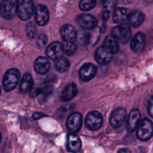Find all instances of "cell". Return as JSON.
Listing matches in <instances>:
<instances>
[{
  "label": "cell",
  "mask_w": 153,
  "mask_h": 153,
  "mask_svg": "<svg viewBox=\"0 0 153 153\" xmlns=\"http://www.w3.org/2000/svg\"><path fill=\"white\" fill-rule=\"evenodd\" d=\"M19 76L20 73L16 69L13 68L7 70L2 80V85L4 91L8 92L14 89L19 81Z\"/></svg>",
  "instance_id": "obj_1"
},
{
  "label": "cell",
  "mask_w": 153,
  "mask_h": 153,
  "mask_svg": "<svg viewBox=\"0 0 153 153\" xmlns=\"http://www.w3.org/2000/svg\"><path fill=\"white\" fill-rule=\"evenodd\" d=\"M34 0H18L17 15L22 20H28L34 13Z\"/></svg>",
  "instance_id": "obj_2"
},
{
  "label": "cell",
  "mask_w": 153,
  "mask_h": 153,
  "mask_svg": "<svg viewBox=\"0 0 153 153\" xmlns=\"http://www.w3.org/2000/svg\"><path fill=\"white\" fill-rule=\"evenodd\" d=\"M137 135L140 140H147L153 135V123L150 120L145 118L137 128Z\"/></svg>",
  "instance_id": "obj_3"
},
{
  "label": "cell",
  "mask_w": 153,
  "mask_h": 153,
  "mask_svg": "<svg viewBox=\"0 0 153 153\" xmlns=\"http://www.w3.org/2000/svg\"><path fill=\"white\" fill-rule=\"evenodd\" d=\"M112 35L123 43H127L131 37V28L127 24H121L112 30Z\"/></svg>",
  "instance_id": "obj_4"
},
{
  "label": "cell",
  "mask_w": 153,
  "mask_h": 153,
  "mask_svg": "<svg viewBox=\"0 0 153 153\" xmlns=\"http://www.w3.org/2000/svg\"><path fill=\"white\" fill-rule=\"evenodd\" d=\"M18 0H2L1 4V16L5 19L10 20L17 13Z\"/></svg>",
  "instance_id": "obj_5"
},
{
  "label": "cell",
  "mask_w": 153,
  "mask_h": 153,
  "mask_svg": "<svg viewBox=\"0 0 153 153\" xmlns=\"http://www.w3.org/2000/svg\"><path fill=\"white\" fill-rule=\"evenodd\" d=\"M103 118L101 114L98 111H92L87 115L85 118L86 126L92 131L100 129L102 126Z\"/></svg>",
  "instance_id": "obj_6"
},
{
  "label": "cell",
  "mask_w": 153,
  "mask_h": 153,
  "mask_svg": "<svg viewBox=\"0 0 153 153\" xmlns=\"http://www.w3.org/2000/svg\"><path fill=\"white\" fill-rule=\"evenodd\" d=\"M82 125V116L81 114L75 112L70 114L67 120V128L73 134L78 132Z\"/></svg>",
  "instance_id": "obj_7"
},
{
  "label": "cell",
  "mask_w": 153,
  "mask_h": 153,
  "mask_svg": "<svg viewBox=\"0 0 153 153\" xmlns=\"http://www.w3.org/2000/svg\"><path fill=\"white\" fill-rule=\"evenodd\" d=\"M126 119V111L123 108H118L111 113L110 117V123L114 128L122 126Z\"/></svg>",
  "instance_id": "obj_8"
},
{
  "label": "cell",
  "mask_w": 153,
  "mask_h": 153,
  "mask_svg": "<svg viewBox=\"0 0 153 153\" xmlns=\"http://www.w3.org/2000/svg\"><path fill=\"white\" fill-rule=\"evenodd\" d=\"M64 52L63 44L59 42H53L50 43L46 50L47 57L52 60H58L62 57Z\"/></svg>",
  "instance_id": "obj_9"
},
{
  "label": "cell",
  "mask_w": 153,
  "mask_h": 153,
  "mask_svg": "<svg viewBox=\"0 0 153 153\" xmlns=\"http://www.w3.org/2000/svg\"><path fill=\"white\" fill-rule=\"evenodd\" d=\"M34 18L37 25H45L48 23L49 19V13L46 6L39 4L34 10Z\"/></svg>",
  "instance_id": "obj_10"
},
{
  "label": "cell",
  "mask_w": 153,
  "mask_h": 153,
  "mask_svg": "<svg viewBox=\"0 0 153 153\" xmlns=\"http://www.w3.org/2000/svg\"><path fill=\"white\" fill-rule=\"evenodd\" d=\"M113 54L110 50L106 49L105 46L100 47L95 53V59L99 64H109L112 61L113 58Z\"/></svg>",
  "instance_id": "obj_11"
},
{
  "label": "cell",
  "mask_w": 153,
  "mask_h": 153,
  "mask_svg": "<svg viewBox=\"0 0 153 153\" xmlns=\"http://www.w3.org/2000/svg\"><path fill=\"white\" fill-rule=\"evenodd\" d=\"M77 22L81 27L87 29H93L97 25V20L93 15L84 13L78 16Z\"/></svg>",
  "instance_id": "obj_12"
},
{
  "label": "cell",
  "mask_w": 153,
  "mask_h": 153,
  "mask_svg": "<svg viewBox=\"0 0 153 153\" xmlns=\"http://www.w3.org/2000/svg\"><path fill=\"white\" fill-rule=\"evenodd\" d=\"M97 68L93 64H86L81 67L79 70V77L84 82H88L95 76Z\"/></svg>",
  "instance_id": "obj_13"
},
{
  "label": "cell",
  "mask_w": 153,
  "mask_h": 153,
  "mask_svg": "<svg viewBox=\"0 0 153 153\" xmlns=\"http://www.w3.org/2000/svg\"><path fill=\"white\" fill-rule=\"evenodd\" d=\"M140 120V112L137 109H134L131 111L127 120L126 128L128 132H133L138 126Z\"/></svg>",
  "instance_id": "obj_14"
},
{
  "label": "cell",
  "mask_w": 153,
  "mask_h": 153,
  "mask_svg": "<svg viewBox=\"0 0 153 153\" xmlns=\"http://www.w3.org/2000/svg\"><path fill=\"white\" fill-rule=\"evenodd\" d=\"M60 33L64 41H75L77 37V33L74 27L69 24L63 25L60 30Z\"/></svg>",
  "instance_id": "obj_15"
},
{
  "label": "cell",
  "mask_w": 153,
  "mask_h": 153,
  "mask_svg": "<svg viewBox=\"0 0 153 153\" xmlns=\"http://www.w3.org/2000/svg\"><path fill=\"white\" fill-rule=\"evenodd\" d=\"M145 47V36L142 32H138L133 37L131 41V48L134 52H140Z\"/></svg>",
  "instance_id": "obj_16"
},
{
  "label": "cell",
  "mask_w": 153,
  "mask_h": 153,
  "mask_svg": "<svg viewBox=\"0 0 153 153\" xmlns=\"http://www.w3.org/2000/svg\"><path fill=\"white\" fill-rule=\"evenodd\" d=\"M67 149L72 152H78L82 148V141L78 136L73 134L68 135L67 137Z\"/></svg>",
  "instance_id": "obj_17"
},
{
  "label": "cell",
  "mask_w": 153,
  "mask_h": 153,
  "mask_svg": "<svg viewBox=\"0 0 153 153\" xmlns=\"http://www.w3.org/2000/svg\"><path fill=\"white\" fill-rule=\"evenodd\" d=\"M34 70L39 74H45L49 71L50 64L47 58L44 57H39L34 62Z\"/></svg>",
  "instance_id": "obj_18"
},
{
  "label": "cell",
  "mask_w": 153,
  "mask_h": 153,
  "mask_svg": "<svg viewBox=\"0 0 153 153\" xmlns=\"http://www.w3.org/2000/svg\"><path fill=\"white\" fill-rule=\"evenodd\" d=\"M78 94V88L76 84L71 83L69 84L64 90L63 91L62 94H61V100L64 102L70 101L72 99L74 98Z\"/></svg>",
  "instance_id": "obj_19"
},
{
  "label": "cell",
  "mask_w": 153,
  "mask_h": 153,
  "mask_svg": "<svg viewBox=\"0 0 153 153\" xmlns=\"http://www.w3.org/2000/svg\"><path fill=\"white\" fill-rule=\"evenodd\" d=\"M33 88V79L31 74L25 73L21 80L20 85H19V91L22 94L29 93Z\"/></svg>",
  "instance_id": "obj_20"
},
{
  "label": "cell",
  "mask_w": 153,
  "mask_h": 153,
  "mask_svg": "<svg viewBox=\"0 0 153 153\" xmlns=\"http://www.w3.org/2000/svg\"><path fill=\"white\" fill-rule=\"evenodd\" d=\"M129 12L126 8L124 7H119L117 8L114 11L113 20L115 23H123L126 20H127L129 15Z\"/></svg>",
  "instance_id": "obj_21"
},
{
  "label": "cell",
  "mask_w": 153,
  "mask_h": 153,
  "mask_svg": "<svg viewBox=\"0 0 153 153\" xmlns=\"http://www.w3.org/2000/svg\"><path fill=\"white\" fill-rule=\"evenodd\" d=\"M144 19V16L140 10H134L128 15V20L130 25L134 27H137L141 25Z\"/></svg>",
  "instance_id": "obj_22"
},
{
  "label": "cell",
  "mask_w": 153,
  "mask_h": 153,
  "mask_svg": "<svg viewBox=\"0 0 153 153\" xmlns=\"http://www.w3.org/2000/svg\"><path fill=\"white\" fill-rule=\"evenodd\" d=\"M103 46H105L106 49L110 50L114 54L117 53L120 49L117 40L113 35L106 37L103 43Z\"/></svg>",
  "instance_id": "obj_23"
},
{
  "label": "cell",
  "mask_w": 153,
  "mask_h": 153,
  "mask_svg": "<svg viewBox=\"0 0 153 153\" xmlns=\"http://www.w3.org/2000/svg\"><path fill=\"white\" fill-rule=\"evenodd\" d=\"M70 61L64 58H61L58 60H57V62L55 64V68L58 72L64 73L66 72L70 67Z\"/></svg>",
  "instance_id": "obj_24"
},
{
  "label": "cell",
  "mask_w": 153,
  "mask_h": 153,
  "mask_svg": "<svg viewBox=\"0 0 153 153\" xmlns=\"http://www.w3.org/2000/svg\"><path fill=\"white\" fill-rule=\"evenodd\" d=\"M97 4V0H81L79 8L82 11H88L92 10Z\"/></svg>",
  "instance_id": "obj_25"
},
{
  "label": "cell",
  "mask_w": 153,
  "mask_h": 153,
  "mask_svg": "<svg viewBox=\"0 0 153 153\" xmlns=\"http://www.w3.org/2000/svg\"><path fill=\"white\" fill-rule=\"evenodd\" d=\"M63 47H64V53L68 55H73L76 51V45L75 41H64Z\"/></svg>",
  "instance_id": "obj_26"
},
{
  "label": "cell",
  "mask_w": 153,
  "mask_h": 153,
  "mask_svg": "<svg viewBox=\"0 0 153 153\" xmlns=\"http://www.w3.org/2000/svg\"><path fill=\"white\" fill-rule=\"evenodd\" d=\"M76 40H79L81 43L87 44V43L91 41V34H90V33L87 32V31H79V32L77 33Z\"/></svg>",
  "instance_id": "obj_27"
},
{
  "label": "cell",
  "mask_w": 153,
  "mask_h": 153,
  "mask_svg": "<svg viewBox=\"0 0 153 153\" xmlns=\"http://www.w3.org/2000/svg\"><path fill=\"white\" fill-rule=\"evenodd\" d=\"M36 33H37V29L34 24L32 22L28 23V25H26L27 37L29 39H34L36 36Z\"/></svg>",
  "instance_id": "obj_28"
},
{
  "label": "cell",
  "mask_w": 153,
  "mask_h": 153,
  "mask_svg": "<svg viewBox=\"0 0 153 153\" xmlns=\"http://www.w3.org/2000/svg\"><path fill=\"white\" fill-rule=\"evenodd\" d=\"M102 4L105 7V10L110 11L116 6L117 0H102Z\"/></svg>",
  "instance_id": "obj_29"
},
{
  "label": "cell",
  "mask_w": 153,
  "mask_h": 153,
  "mask_svg": "<svg viewBox=\"0 0 153 153\" xmlns=\"http://www.w3.org/2000/svg\"><path fill=\"white\" fill-rule=\"evenodd\" d=\"M148 112H149V114L153 118V96L149 100V104H148Z\"/></svg>",
  "instance_id": "obj_30"
},
{
  "label": "cell",
  "mask_w": 153,
  "mask_h": 153,
  "mask_svg": "<svg viewBox=\"0 0 153 153\" xmlns=\"http://www.w3.org/2000/svg\"><path fill=\"white\" fill-rule=\"evenodd\" d=\"M46 43V37L44 34H41L40 35V37H38V40H37V43L38 45H44Z\"/></svg>",
  "instance_id": "obj_31"
},
{
  "label": "cell",
  "mask_w": 153,
  "mask_h": 153,
  "mask_svg": "<svg viewBox=\"0 0 153 153\" xmlns=\"http://www.w3.org/2000/svg\"><path fill=\"white\" fill-rule=\"evenodd\" d=\"M109 14H110V11L107 10H105L104 11L102 12V19L104 20H106L107 19H108Z\"/></svg>",
  "instance_id": "obj_32"
},
{
  "label": "cell",
  "mask_w": 153,
  "mask_h": 153,
  "mask_svg": "<svg viewBox=\"0 0 153 153\" xmlns=\"http://www.w3.org/2000/svg\"><path fill=\"white\" fill-rule=\"evenodd\" d=\"M43 116H44V114H43L42 113H40V112H36V113H34V114H33V117H34V120L40 119V118Z\"/></svg>",
  "instance_id": "obj_33"
},
{
  "label": "cell",
  "mask_w": 153,
  "mask_h": 153,
  "mask_svg": "<svg viewBox=\"0 0 153 153\" xmlns=\"http://www.w3.org/2000/svg\"><path fill=\"white\" fill-rule=\"evenodd\" d=\"M129 152V151H128V149H120V150H119V152Z\"/></svg>",
  "instance_id": "obj_34"
}]
</instances>
